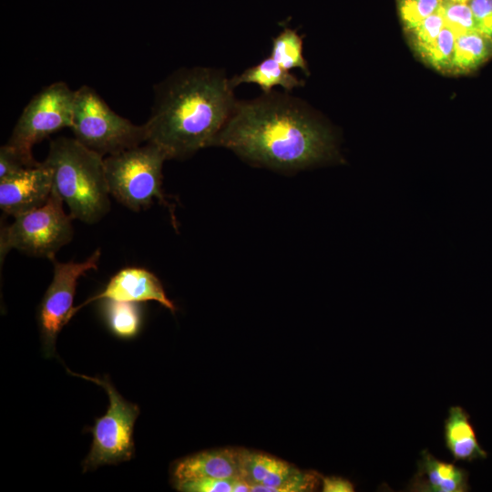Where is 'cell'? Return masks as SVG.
<instances>
[{"mask_svg":"<svg viewBox=\"0 0 492 492\" xmlns=\"http://www.w3.org/2000/svg\"><path fill=\"white\" fill-rule=\"evenodd\" d=\"M230 83L233 88L242 83L256 84L264 94L271 93L274 87H282L285 90L291 91L303 85L302 80L284 69L272 56L235 76L230 79Z\"/></svg>","mask_w":492,"mask_h":492,"instance_id":"cell-15","label":"cell"},{"mask_svg":"<svg viewBox=\"0 0 492 492\" xmlns=\"http://www.w3.org/2000/svg\"><path fill=\"white\" fill-rule=\"evenodd\" d=\"M449 1L455 2V3H460V4H469V2L472 0H449Z\"/></svg>","mask_w":492,"mask_h":492,"instance_id":"cell-29","label":"cell"},{"mask_svg":"<svg viewBox=\"0 0 492 492\" xmlns=\"http://www.w3.org/2000/svg\"><path fill=\"white\" fill-rule=\"evenodd\" d=\"M97 300L133 302L155 301L171 312L175 311L174 303L167 297L158 277L147 269L139 267H126L120 270L109 280L100 293L75 308L74 313L84 305Z\"/></svg>","mask_w":492,"mask_h":492,"instance_id":"cell-11","label":"cell"},{"mask_svg":"<svg viewBox=\"0 0 492 492\" xmlns=\"http://www.w3.org/2000/svg\"><path fill=\"white\" fill-rule=\"evenodd\" d=\"M302 48V36L295 29L285 27L272 39L271 56L288 71L300 68L309 75Z\"/></svg>","mask_w":492,"mask_h":492,"instance_id":"cell-18","label":"cell"},{"mask_svg":"<svg viewBox=\"0 0 492 492\" xmlns=\"http://www.w3.org/2000/svg\"><path fill=\"white\" fill-rule=\"evenodd\" d=\"M104 158L75 138L61 137L50 142L44 162L51 169L53 190L68 207L72 219L94 224L109 211Z\"/></svg>","mask_w":492,"mask_h":492,"instance_id":"cell-3","label":"cell"},{"mask_svg":"<svg viewBox=\"0 0 492 492\" xmlns=\"http://www.w3.org/2000/svg\"><path fill=\"white\" fill-rule=\"evenodd\" d=\"M408 490L465 492L469 490L468 474L465 469L442 462L427 450H423L417 462V471L409 483Z\"/></svg>","mask_w":492,"mask_h":492,"instance_id":"cell-13","label":"cell"},{"mask_svg":"<svg viewBox=\"0 0 492 492\" xmlns=\"http://www.w3.org/2000/svg\"><path fill=\"white\" fill-rule=\"evenodd\" d=\"M75 91L65 82L45 87L25 107L7 142L32 164L35 144L64 128H71Z\"/></svg>","mask_w":492,"mask_h":492,"instance_id":"cell-8","label":"cell"},{"mask_svg":"<svg viewBox=\"0 0 492 492\" xmlns=\"http://www.w3.org/2000/svg\"><path fill=\"white\" fill-rule=\"evenodd\" d=\"M323 492H353L354 485L341 477H327L322 479Z\"/></svg>","mask_w":492,"mask_h":492,"instance_id":"cell-27","label":"cell"},{"mask_svg":"<svg viewBox=\"0 0 492 492\" xmlns=\"http://www.w3.org/2000/svg\"><path fill=\"white\" fill-rule=\"evenodd\" d=\"M456 35L447 26L441 30L433 48L425 58L438 70H452Z\"/></svg>","mask_w":492,"mask_h":492,"instance_id":"cell-22","label":"cell"},{"mask_svg":"<svg viewBox=\"0 0 492 492\" xmlns=\"http://www.w3.org/2000/svg\"><path fill=\"white\" fill-rule=\"evenodd\" d=\"M64 201L52 190L41 207L15 217L12 224L0 232L1 262L10 250L34 257L55 259L57 251L67 244L74 233L72 218L63 209Z\"/></svg>","mask_w":492,"mask_h":492,"instance_id":"cell-6","label":"cell"},{"mask_svg":"<svg viewBox=\"0 0 492 492\" xmlns=\"http://www.w3.org/2000/svg\"><path fill=\"white\" fill-rule=\"evenodd\" d=\"M222 72L181 69L155 87V102L144 124L147 141L168 159H180L210 146L237 101Z\"/></svg>","mask_w":492,"mask_h":492,"instance_id":"cell-2","label":"cell"},{"mask_svg":"<svg viewBox=\"0 0 492 492\" xmlns=\"http://www.w3.org/2000/svg\"><path fill=\"white\" fill-rule=\"evenodd\" d=\"M468 5L477 30L492 39V0H472Z\"/></svg>","mask_w":492,"mask_h":492,"instance_id":"cell-26","label":"cell"},{"mask_svg":"<svg viewBox=\"0 0 492 492\" xmlns=\"http://www.w3.org/2000/svg\"><path fill=\"white\" fill-rule=\"evenodd\" d=\"M444 436L446 448L455 461L471 462L487 456L477 439L468 414L461 406L449 408Z\"/></svg>","mask_w":492,"mask_h":492,"instance_id":"cell-14","label":"cell"},{"mask_svg":"<svg viewBox=\"0 0 492 492\" xmlns=\"http://www.w3.org/2000/svg\"><path fill=\"white\" fill-rule=\"evenodd\" d=\"M37 164L29 162L15 148L6 143L0 148V181Z\"/></svg>","mask_w":492,"mask_h":492,"instance_id":"cell-24","label":"cell"},{"mask_svg":"<svg viewBox=\"0 0 492 492\" xmlns=\"http://www.w3.org/2000/svg\"><path fill=\"white\" fill-rule=\"evenodd\" d=\"M70 128L79 143L103 157L147 141L144 124L136 125L117 114L88 86H82L75 91Z\"/></svg>","mask_w":492,"mask_h":492,"instance_id":"cell-5","label":"cell"},{"mask_svg":"<svg viewBox=\"0 0 492 492\" xmlns=\"http://www.w3.org/2000/svg\"><path fill=\"white\" fill-rule=\"evenodd\" d=\"M210 146L258 164L298 169L338 159L335 138L302 103L269 93L238 102Z\"/></svg>","mask_w":492,"mask_h":492,"instance_id":"cell-1","label":"cell"},{"mask_svg":"<svg viewBox=\"0 0 492 492\" xmlns=\"http://www.w3.org/2000/svg\"><path fill=\"white\" fill-rule=\"evenodd\" d=\"M103 313L112 333L120 338H131L141 326V310L138 302L104 300Z\"/></svg>","mask_w":492,"mask_h":492,"instance_id":"cell-17","label":"cell"},{"mask_svg":"<svg viewBox=\"0 0 492 492\" xmlns=\"http://www.w3.org/2000/svg\"><path fill=\"white\" fill-rule=\"evenodd\" d=\"M168 159L158 146L146 142L104 158L110 196L134 211L155 200L168 205L162 191V166Z\"/></svg>","mask_w":492,"mask_h":492,"instance_id":"cell-4","label":"cell"},{"mask_svg":"<svg viewBox=\"0 0 492 492\" xmlns=\"http://www.w3.org/2000/svg\"><path fill=\"white\" fill-rule=\"evenodd\" d=\"M445 26L450 28L456 36L477 30L472 10L468 4H460L444 0L441 5Z\"/></svg>","mask_w":492,"mask_h":492,"instance_id":"cell-21","label":"cell"},{"mask_svg":"<svg viewBox=\"0 0 492 492\" xmlns=\"http://www.w3.org/2000/svg\"><path fill=\"white\" fill-rule=\"evenodd\" d=\"M241 476V450L224 448L202 451L177 462L174 481L200 477L232 479Z\"/></svg>","mask_w":492,"mask_h":492,"instance_id":"cell-12","label":"cell"},{"mask_svg":"<svg viewBox=\"0 0 492 492\" xmlns=\"http://www.w3.org/2000/svg\"><path fill=\"white\" fill-rule=\"evenodd\" d=\"M492 56V39L477 30L456 36L452 71L467 73L477 69Z\"/></svg>","mask_w":492,"mask_h":492,"instance_id":"cell-16","label":"cell"},{"mask_svg":"<svg viewBox=\"0 0 492 492\" xmlns=\"http://www.w3.org/2000/svg\"><path fill=\"white\" fill-rule=\"evenodd\" d=\"M251 484L241 476L232 479L231 492H249Z\"/></svg>","mask_w":492,"mask_h":492,"instance_id":"cell-28","label":"cell"},{"mask_svg":"<svg viewBox=\"0 0 492 492\" xmlns=\"http://www.w3.org/2000/svg\"><path fill=\"white\" fill-rule=\"evenodd\" d=\"M444 0H401L400 15L405 27L411 31L423 20L434 14Z\"/></svg>","mask_w":492,"mask_h":492,"instance_id":"cell-23","label":"cell"},{"mask_svg":"<svg viewBox=\"0 0 492 492\" xmlns=\"http://www.w3.org/2000/svg\"><path fill=\"white\" fill-rule=\"evenodd\" d=\"M282 462L267 454L241 450V477L251 485L261 484Z\"/></svg>","mask_w":492,"mask_h":492,"instance_id":"cell-19","label":"cell"},{"mask_svg":"<svg viewBox=\"0 0 492 492\" xmlns=\"http://www.w3.org/2000/svg\"><path fill=\"white\" fill-rule=\"evenodd\" d=\"M445 26L444 16L440 7L411 30L414 46L424 58L433 48L441 30Z\"/></svg>","mask_w":492,"mask_h":492,"instance_id":"cell-20","label":"cell"},{"mask_svg":"<svg viewBox=\"0 0 492 492\" xmlns=\"http://www.w3.org/2000/svg\"><path fill=\"white\" fill-rule=\"evenodd\" d=\"M53 190L51 169L43 161L0 181V209L14 218L43 206Z\"/></svg>","mask_w":492,"mask_h":492,"instance_id":"cell-10","label":"cell"},{"mask_svg":"<svg viewBox=\"0 0 492 492\" xmlns=\"http://www.w3.org/2000/svg\"><path fill=\"white\" fill-rule=\"evenodd\" d=\"M68 372L102 386L109 398L106 415L97 418L91 428L93 441L90 452L83 462V470L131 459L135 450L133 429L139 414L138 405L126 401L106 377L101 379Z\"/></svg>","mask_w":492,"mask_h":492,"instance_id":"cell-7","label":"cell"},{"mask_svg":"<svg viewBox=\"0 0 492 492\" xmlns=\"http://www.w3.org/2000/svg\"><path fill=\"white\" fill-rule=\"evenodd\" d=\"M100 249L82 262H60L53 259L54 275L40 303L38 322L43 350L50 356L56 337L74 313L73 300L78 279L91 270H97Z\"/></svg>","mask_w":492,"mask_h":492,"instance_id":"cell-9","label":"cell"},{"mask_svg":"<svg viewBox=\"0 0 492 492\" xmlns=\"http://www.w3.org/2000/svg\"><path fill=\"white\" fill-rule=\"evenodd\" d=\"M232 479L200 477L180 480L175 481V487L182 492H231Z\"/></svg>","mask_w":492,"mask_h":492,"instance_id":"cell-25","label":"cell"}]
</instances>
